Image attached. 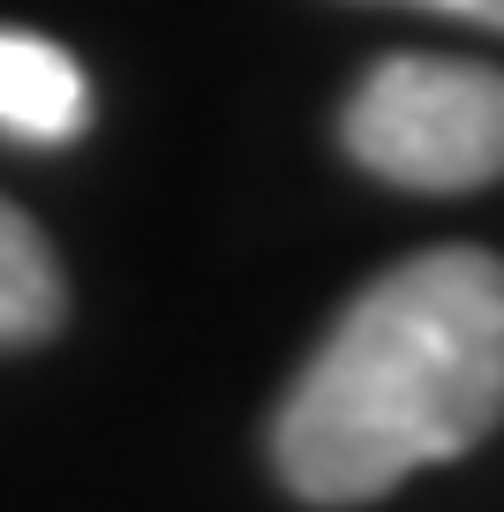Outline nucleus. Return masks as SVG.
Returning a JSON list of instances; mask_svg holds the SVG:
<instances>
[{
    "instance_id": "nucleus-2",
    "label": "nucleus",
    "mask_w": 504,
    "mask_h": 512,
    "mask_svg": "<svg viewBox=\"0 0 504 512\" xmlns=\"http://www.w3.org/2000/svg\"><path fill=\"white\" fill-rule=\"evenodd\" d=\"M339 144L392 189H489L504 181V68L452 53H384L339 113Z\"/></svg>"
},
{
    "instance_id": "nucleus-4",
    "label": "nucleus",
    "mask_w": 504,
    "mask_h": 512,
    "mask_svg": "<svg viewBox=\"0 0 504 512\" xmlns=\"http://www.w3.org/2000/svg\"><path fill=\"white\" fill-rule=\"evenodd\" d=\"M68 317V279L53 241L31 226V211H16L0 196V354L53 339Z\"/></svg>"
},
{
    "instance_id": "nucleus-1",
    "label": "nucleus",
    "mask_w": 504,
    "mask_h": 512,
    "mask_svg": "<svg viewBox=\"0 0 504 512\" xmlns=\"http://www.w3.org/2000/svg\"><path fill=\"white\" fill-rule=\"evenodd\" d=\"M504 422V256L422 249L369 279L271 415V467L347 512L474 452Z\"/></svg>"
},
{
    "instance_id": "nucleus-5",
    "label": "nucleus",
    "mask_w": 504,
    "mask_h": 512,
    "mask_svg": "<svg viewBox=\"0 0 504 512\" xmlns=\"http://www.w3.org/2000/svg\"><path fill=\"white\" fill-rule=\"evenodd\" d=\"M392 8H429V16H459V23H482V31H504V0H392Z\"/></svg>"
},
{
    "instance_id": "nucleus-3",
    "label": "nucleus",
    "mask_w": 504,
    "mask_h": 512,
    "mask_svg": "<svg viewBox=\"0 0 504 512\" xmlns=\"http://www.w3.org/2000/svg\"><path fill=\"white\" fill-rule=\"evenodd\" d=\"M91 128V76L76 53L38 31H0V136L8 144H76Z\"/></svg>"
}]
</instances>
